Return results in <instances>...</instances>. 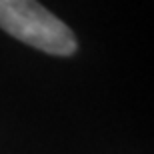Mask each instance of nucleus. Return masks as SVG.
Here are the masks:
<instances>
[{"instance_id": "nucleus-1", "label": "nucleus", "mask_w": 154, "mask_h": 154, "mask_svg": "<svg viewBox=\"0 0 154 154\" xmlns=\"http://www.w3.org/2000/svg\"><path fill=\"white\" fill-rule=\"evenodd\" d=\"M0 28L54 56H70L78 48L74 32L36 0H0Z\"/></svg>"}]
</instances>
